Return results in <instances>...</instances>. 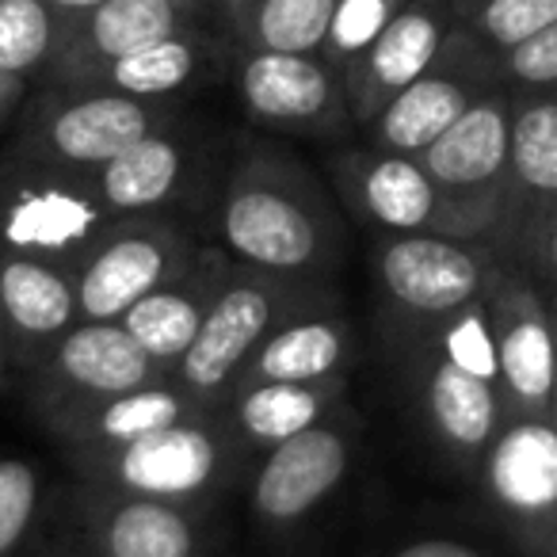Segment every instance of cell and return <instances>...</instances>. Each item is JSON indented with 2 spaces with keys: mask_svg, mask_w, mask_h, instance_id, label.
Listing matches in <instances>:
<instances>
[{
  "mask_svg": "<svg viewBox=\"0 0 557 557\" xmlns=\"http://www.w3.org/2000/svg\"><path fill=\"white\" fill-rule=\"evenodd\" d=\"M218 230L233 260L268 275L302 278L333 260L336 225L313 176L275 149L240 157L218 210Z\"/></svg>",
  "mask_w": 557,
  "mask_h": 557,
  "instance_id": "6da1fadb",
  "label": "cell"
},
{
  "mask_svg": "<svg viewBox=\"0 0 557 557\" xmlns=\"http://www.w3.org/2000/svg\"><path fill=\"white\" fill-rule=\"evenodd\" d=\"M164 126H172V108L164 100L54 85V92L42 96L27 119L24 146L47 169L96 172L111 157Z\"/></svg>",
  "mask_w": 557,
  "mask_h": 557,
  "instance_id": "7a4b0ae2",
  "label": "cell"
},
{
  "mask_svg": "<svg viewBox=\"0 0 557 557\" xmlns=\"http://www.w3.org/2000/svg\"><path fill=\"white\" fill-rule=\"evenodd\" d=\"M302 287L287 275H268V271H240L218 287L214 302L207 306L199 333L191 348L176 363V386L195 401H207L218 389L233 386L263 336L290 318V306L298 302Z\"/></svg>",
  "mask_w": 557,
  "mask_h": 557,
  "instance_id": "3957f363",
  "label": "cell"
},
{
  "mask_svg": "<svg viewBox=\"0 0 557 557\" xmlns=\"http://www.w3.org/2000/svg\"><path fill=\"white\" fill-rule=\"evenodd\" d=\"M493 88H500L496 54L470 27L455 24L435 62L371 119L374 149L401 157L424 153L455 119H462L470 103Z\"/></svg>",
  "mask_w": 557,
  "mask_h": 557,
  "instance_id": "277c9868",
  "label": "cell"
},
{
  "mask_svg": "<svg viewBox=\"0 0 557 557\" xmlns=\"http://www.w3.org/2000/svg\"><path fill=\"white\" fill-rule=\"evenodd\" d=\"M111 214L96 199L92 184H65L58 176H0V248L35 256L77 275Z\"/></svg>",
  "mask_w": 557,
  "mask_h": 557,
  "instance_id": "5b68a950",
  "label": "cell"
},
{
  "mask_svg": "<svg viewBox=\"0 0 557 557\" xmlns=\"http://www.w3.org/2000/svg\"><path fill=\"white\" fill-rule=\"evenodd\" d=\"M341 180L351 207L386 230L397 233H455L478 230L493 218V210L470 207V202L447 195L417 157L386 153V149H363L341 161Z\"/></svg>",
  "mask_w": 557,
  "mask_h": 557,
  "instance_id": "8992f818",
  "label": "cell"
},
{
  "mask_svg": "<svg viewBox=\"0 0 557 557\" xmlns=\"http://www.w3.org/2000/svg\"><path fill=\"white\" fill-rule=\"evenodd\" d=\"M88 470L126 496L191 504L214 493L225 473V443L202 420L187 417L123 447L88 455Z\"/></svg>",
  "mask_w": 557,
  "mask_h": 557,
  "instance_id": "52a82bcc",
  "label": "cell"
},
{
  "mask_svg": "<svg viewBox=\"0 0 557 557\" xmlns=\"http://www.w3.org/2000/svg\"><path fill=\"white\" fill-rule=\"evenodd\" d=\"M493 268L473 245L447 233H397L379 248V283L386 298L417 318H450L478 302Z\"/></svg>",
  "mask_w": 557,
  "mask_h": 557,
  "instance_id": "ba28073f",
  "label": "cell"
},
{
  "mask_svg": "<svg viewBox=\"0 0 557 557\" xmlns=\"http://www.w3.org/2000/svg\"><path fill=\"white\" fill-rule=\"evenodd\" d=\"M187 240L164 222L111 225L77 271L81 321H119L187 263Z\"/></svg>",
  "mask_w": 557,
  "mask_h": 557,
  "instance_id": "9c48e42d",
  "label": "cell"
},
{
  "mask_svg": "<svg viewBox=\"0 0 557 557\" xmlns=\"http://www.w3.org/2000/svg\"><path fill=\"white\" fill-rule=\"evenodd\" d=\"M455 24L450 0H405V9L374 35L371 47L341 70L348 115L371 126V119L435 62Z\"/></svg>",
  "mask_w": 557,
  "mask_h": 557,
  "instance_id": "30bf717a",
  "label": "cell"
},
{
  "mask_svg": "<svg viewBox=\"0 0 557 557\" xmlns=\"http://www.w3.org/2000/svg\"><path fill=\"white\" fill-rule=\"evenodd\" d=\"M481 493L519 531H557V428L516 417L481 450Z\"/></svg>",
  "mask_w": 557,
  "mask_h": 557,
  "instance_id": "8fae6325",
  "label": "cell"
},
{
  "mask_svg": "<svg viewBox=\"0 0 557 557\" xmlns=\"http://www.w3.org/2000/svg\"><path fill=\"white\" fill-rule=\"evenodd\" d=\"M237 96L256 123L278 131H333L348 115L341 70L321 54L245 50L237 62Z\"/></svg>",
  "mask_w": 557,
  "mask_h": 557,
  "instance_id": "7c38bea8",
  "label": "cell"
},
{
  "mask_svg": "<svg viewBox=\"0 0 557 557\" xmlns=\"http://www.w3.org/2000/svg\"><path fill=\"white\" fill-rule=\"evenodd\" d=\"M351 470V435L333 420L278 443L252 478V511L268 527H295L341 488Z\"/></svg>",
  "mask_w": 557,
  "mask_h": 557,
  "instance_id": "4fadbf2b",
  "label": "cell"
},
{
  "mask_svg": "<svg viewBox=\"0 0 557 557\" xmlns=\"http://www.w3.org/2000/svg\"><path fill=\"white\" fill-rule=\"evenodd\" d=\"M508 134H511V92H485L447 126L417 161L428 176L455 199L481 210H496L508 184Z\"/></svg>",
  "mask_w": 557,
  "mask_h": 557,
  "instance_id": "5bb4252c",
  "label": "cell"
},
{
  "mask_svg": "<svg viewBox=\"0 0 557 557\" xmlns=\"http://www.w3.org/2000/svg\"><path fill=\"white\" fill-rule=\"evenodd\" d=\"M195 0H100L96 9L62 24L54 62L47 65L54 85H73L88 70L123 54L187 32Z\"/></svg>",
  "mask_w": 557,
  "mask_h": 557,
  "instance_id": "9a60e30c",
  "label": "cell"
},
{
  "mask_svg": "<svg viewBox=\"0 0 557 557\" xmlns=\"http://www.w3.org/2000/svg\"><path fill=\"white\" fill-rule=\"evenodd\" d=\"M161 382V363L123 329V321H77L47 351V389L54 409L126 394Z\"/></svg>",
  "mask_w": 557,
  "mask_h": 557,
  "instance_id": "2e32d148",
  "label": "cell"
},
{
  "mask_svg": "<svg viewBox=\"0 0 557 557\" xmlns=\"http://www.w3.org/2000/svg\"><path fill=\"white\" fill-rule=\"evenodd\" d=\"M500 394L516 417H549L557 397V329L549 310L519 283H504L493 310Z\"/></svg>",
  "mask_w": 557,
  "mask_h": 557,
  "instance_id": "e0dca14e",
  "label": "cell"
},
{
  "mask_svg": "<svg viewBox=\"0 0 557 557\" xmlns=\"http://www.w3.org/2000/svg\"><path fill=\"white\" fill-rule=\"evenodd\" d=\"M0 321L12 351H50L81 321L77 275L0 248Z\"/></svg>",
  "mask_w": 557,
  "mask_h": 557,
  "instance_id": "ac0fdd59",
  "label": "cell"
},
{
  "mask_svg": "<svg viewBox=\"0 0 557 557\" xmlns=\"http://www.w3.org/2000/svg\"><path fill=\"white\" fill-rule=\"evenodd\" d=\"M218 287H222V263L214 256H187L176 275H169L161 287L138 298L119 321L157 363L176 367L191 348Z\"/></svg>",
  "mask_w": 557,
  "mask_h": 557,
  "instance_id": "d6986e66",
  "label": "cell"
},
{
  "mask_svg": "<svg viewBox=\"0 0 557 557\" xmlns=\"http://www.w3.org/2000/svg\"><path fill=\"white\" fill-rule=\"evenodd\" d=\"M187 172H191V149L172 126H164L88 172V184L111 218H138L176 199Z\"/></svg>",
  "mask_w": 557,
  "mask_h": 557,
  "instance_id": "ffe728a7",
  "label": "cell"
},
{
  "mask_svg": "<svg viewBox=\"0 0 557 557\" xmlns=\"http://www.w3.org/2000/svg\"><path fill=\"white\" fill-rule=\"evenodd\" d=\"M420 409L432 435L455 455H481L504 424V394L496 382L435 356L420 382Z\"/></svg>",
  "mask_w": 557,
  "mask_h": 557,
  "instance_id": "44dd1931",
  "label": "cell"
},
{
  "mask_svg": "<svg viewBox=\"0 0 557 557\" xmlns=\"http://www.w3.org/2000/svg\"><path fill=\"white\" fill-rule=\"evenodd\" d=\"M195 405L199 401L187 397L180 386L149 382V386L126 389V394L92 397V401L62 409L65 440H73V447H81L85 455H100V450L123 447L131 440L195 417Z\"/></svg>",
  "mask_w": 557,
  "mask_h": 557,
  "instance_id": "7402d4cb",
  "label": "cell"
},
{
  "mask_svg": "<svg viewBox=\"0 0 557 557\" xmlns=\"http://www.w3.org/2000/svg\"><path fill=\"white\" fill-rule=\"evenodd\" d=\"M351 359V333L333 313H298L290 321H278L248 367L245 379L263 382H336L344 363Z\"/></svg>",
  "mask_w": 557,
  "mask_h": 557,
  "instance_id": "603a6c76",
  "label": "cell"
},
{
  "mask_svg": "<svg viewBox=\"0 0 557 557\" xmlns=\"http://www.w3.org/2000/svg\"><path fill=\"white\" fill-rule=\"evenodd\" d=\"M336 401H341V382L245 379L233 394V432L248 447L271 450L329 420Z\"/></svg>",
  "mask_w": 557,
  "mask_h": 557,
  "instance_id": "cb8c5ba5",
  "label": "cell"
},
{
  "mask_svg": "<svg viewBox=\"0 0 557 557\" xmlns=\"http://www.w3.org/2000/svg\"><path fill=\"white\" fill-rule=\"evenodd\" d=\"M504 207L557 210V88L511 96Z\"/></svg>",
  "mask_w": 557,
  "mask_h": 557,
  "instance_id": "d4e9b609",
  "label": "cell"
},
{
  "mask_svg": "<svg viewBox=\"0 0 557 557\" xmlns=\"http://www.w3.org/2000/svg\"><path fill=\"white\" fill-rule=\"evenodd\" d=\"M202 62H207L202 39L191 32H180L172 39L149 42L134 54L115 58V62L96 65L65 88H108V92L138 96V100H169L199 77Z\"/></svg>",
  "mask_w": 557,
  "mask_h": 557,
  "instance_id": "484cf974",
  "label": "cell"
},
{
  "mask_svg": "<svg viewBox=\"0 0 557 557\" xmlns=\"http://www.w3.org/2000/svg\"><path fill=\"white\" fill-rule=\"evenodd\" d=\"M96 531L103 557H199V527L184 504L119 493Z\"/></svg>",
  "mask_w": 557,
  "mask_h": 557,
  "instance_id": "4316f807",
  "label": "cell"
},
{
  "mask_svg": "<svg viewBox=\"0 0 557 557\" xmlns=\"http://www.w3.org/2000/svg\"><path fill=\"white\" fill-rule=\"evenodd\" d=\"M336 0H225V20L245 50L321 54Z\"/></svg>",
  "mask_w": 557,
  "mask_h": 557,
  "instance_id": "83f0119b",
  "label": "cell"
},
{
  "mask_svg": "<svg viewBox=\"0 0 557 557\" xmlns=\"http://www.w3.org/2000/svg\"><path fill=\"white\" fill-rule=\"evenodd\" d=\"M65 20L47 0H0V73L32 77L58 54Z\"/></svg>",
  "mask_w": 557,
  "mask_h": 557,
  "instance_id": "f1b7e54d",
  "label": "cell"
},
{
  "mask_svg": "<svg viewBox=\"0 0 557 557\" xmlns=\"http://www.w3.org/2000/svg\"><path fill=\"white\" fill-rule=\"evenodd\" d=\"M549 24H557V0H481L462 20L493 54L519 47Z\"/></svg>",
  "mask_w": 557,
  "mask_h": 557,
  "instance_id": "f546056e",
  "label": "cell"
},
{
  "mask_svg": "<svg viewBox=\"0 0 557 557\" xmlns=\"http://www.w3.org/2000/svg\"><path fill=\"white\" fill-rule=\"evenodd\" d=\"M435 356L450 359L462 371L478 374V379H488L500 386V363H496V333H493V318H488L485 298L470 302L466 310L450 313L447 325L440 333V344H435Z\"/></svg>",
  "mask_w": 557,
  "mask_h": 557,
  "instance_id": "4dcf8cb0",
  "label": "cell"
},
{
  "mask_svg": "<svg viewBox=\"0 0 557 557\" xmlns=\"http://www.w3.org/2000/svg\"><path fill=\"white\" fill-rule=\"evenodd\" d=\"M405 9V0H336L333 24L321 42V58L336 70L351 62L356 54H363L374 42V35Z\"/></svg>",
  "mask_w": 557,
  "mask_h": 557,
  "instance_id": "1f68e13d",
  "label": "cell"
},
{
  "mask_svg": "<svg viewBox=\"0 0 557 557\" xmlns=\"http://www.w3.org/2000/svg\"><path fill=\"white\" fill-rule=\"evenodd\" d=\"M42 500V481L27 458H0V557H16Z\"/></svg>",
  "mask_w": 557,
  "mask_h": 557,
  "instance_id": "d6a6232c",
  "label": "cell"
},
{
  "mask_svg": "<svg viewBox=\"0 0 557 557\" xmlns=\"http://www.w3.org/2000/svg\"><path fill=\"white\" fill-rule=\"evenodd\" d=\"M496 73H500V88H516V92L557 88V24L496 54Z\"/></svg>",
  "mask_w": 557,
  "mask_h": 557,
  "instance_id": "836d02e7",
  "label": "cell"
},
{
  "mask_svg": "<svg viewBox=\"0 0 557 557\" xmlns=\"http://www.w3.org/2000/svg\"><path fill=\"white\" fill-rule=\"evenodd\" d=\"M389 557H485V554H481L478 546H470V542L440 539V534H432V539L405 542V546H397Z\"/></svg>",
  "mask_w": 557,
  "mask_h": 557,
  "instance_id": "e575fe53",
  "label": "cell"
},
{
  "mask_svg": "<svg viewBox=\"0 0 557 557\" xmlns=\"http://www.w3.org/2000/svg\"><path fill=\"white\" fill-rule=\"evenodd\" d=\"M24 88L27 81L24 77H12V73H0V123L12 115V108H16L20 100H24Z\"/></svg>",
  "mask_w": 557,
  "mask_h": 557,
  "instance_id": "d590c367",
  "label": "cell"
},
{
  "mask_svg": "<svg viewBox=\"0 0 557 557\" xmlns=\"http://www.w3.org/2000/svg\"><path fill=\"white\" fill-rule=\"evenodd\" d=\"M539 252H542V263L557 275V210L546 214V225L539 233Z\"/></svg>",
  "mask_w": 557,
  "mask_h": 557,
  "instance_id": "8d00e7d4",
  "label": "cell"
},
{
  "mask_svg": "<svg viewBox=\"0 0 557 557\" xmlns=\"http://www.w3.org/2000/svg\"><path fill=\"white\" fill-rule=\"evenodd\" d=\"M47 4H50V9H54L62 20H70V16H81V12L96 9L100 0H47Z\"/></svg>",
  "mask_w": 557,
  "mask_h": 557,
  "instance_id": "74e56055",
  "label": "cell"
},
{
  "mask_svg": "<svg viewBox=\"0 0 557 557\" xmlns=\"http://www.w3.org/2000/svg\"><path fill=\"white\" fill-rule=\"evenodd\" d=\"M4 374H9V336H4V321H0V386H4Z\"/></svg>",
  "mask_w": 557,
  "mask_h": 557,
  "instance_id": "f35d334b",
  "label": "cell"
},
{
  "mask_svg": "<svg viewBox=\"0 0 557 557\" xmlns=\"http://www.w3.org/2000/svg\"><path fill=\"white\" fill-rule=\"evenodd\" d=\"M450 4H455V16H458V24H462V20L470 16L473 9H478L481 0H450Z\"/></svg>",
  "mask_w": 557,
  "mask_h": 557,
  "instance_id": "ab89813d",
  "label": "cell"
},
{
  "mask_svg": "<svg viewBox=\"0 0 557 557\" xmlns=\"http://www.w3.org/2000/svg\"><path fill=\"white\" fill-rule=\"evenodd\" d=\"M542 557H557V534L549 539V546H546V554H542Z\"/></svg>",
  "mask_w": 557,
  "mask_h": 557,
  "instance_id": "60d3db41",
  "label": "cell"
},
{
  "mask_svg": "<svg viewBox=\"0 0 557 557\" xmlns=\"http://www.w3.org/2000/svg\"><path fill=\"white\" fill-rule=\"evenodd\" d=\"M549 318H554V329H557V290H554V302H549Z\"/></svg>",
  "mask_w": 557,
  "mask_h": 557,
  "instance_id": "b9f144b4",
  "label": "cell"
},
{
  "mask_svg": "<svg viewBox=\"0 0 557 557\" xmlns=\"http://www.w3.org/2000/svg\"><path fill=\"white\" fill-rule=\"evenodd\" d=\"M50 557H103V554H50Z\"/></svg>",
  "mask_w": 557,
  "mask_h": 557,
  "instance_id": "7bdbcfd3",
  "label": "cell"
},
{
  "mask_svg": "<svg viewBox=\"0 0 557 557\" xmlns=\"http://www.w3.org/2000/svg\"><path fill=\"white\" fill-rule=\"evenodd\" d=\"M549 420H554V428H557V397H554V409H549Z\"/></svg>",
  "mask_w": 557,
  "mask_h": 557,
  "instance_id": "ee69618b",
  "label": "cell"
}]
</instances>
